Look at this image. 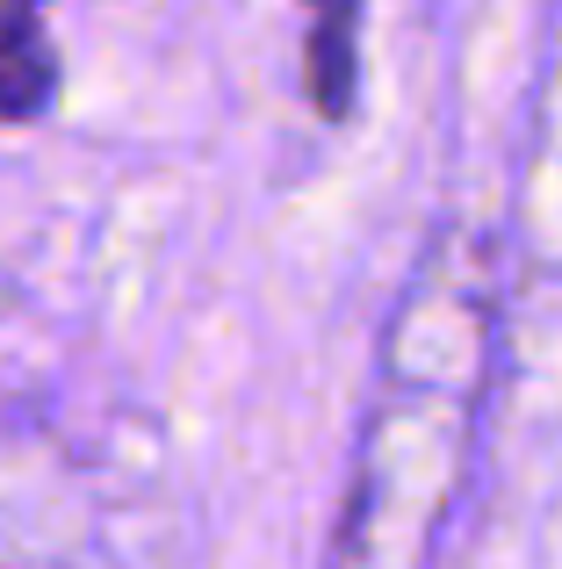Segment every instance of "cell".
<instances>
[{
  "label": "cell",
  "mask_w": 562,
  "mask_h": 569,
  "mask_svg": "<svg viewBox=\"0 0 562 569\" xmlns=\"http://www.w3.org/2000/svg\"><path fill=\"white\" fill-rule=\"evenodd\" d=\"M353 29H361V8H332L310 29V101L332 123L353 109Z\"/></svg>",
  "instance_id": "3"
},
{
  "label": "cell",
  "mask_w": 562,
  "mask_h": 569,
  "mask_svg": "<svg viewBox=\"0 0 562 569\" xmlns=\"http://www.w3.org/2000/svg\"><path fill=\"white\" fill-rule=\"evenodd\" d=\"M498 238H425L375 353V403L324 569H433L498 382Z\"/></svg>",
  "instance_id": "1"
},
{
  "label": "cell",
  "mask_w": 562,
  "mask_h": 569,
  "mask_svg": "<svg viewBox=\"0 0 562 569\" xmlns=\"http://www.w3.org/2000/svg\"><path fill=\"white\" fill-rule=\"evenodd\" d=\"M58 94V51L43 37V14H0V123H29Z\"/></svg>",
  "instance_id": "2"
}]
</instances>
